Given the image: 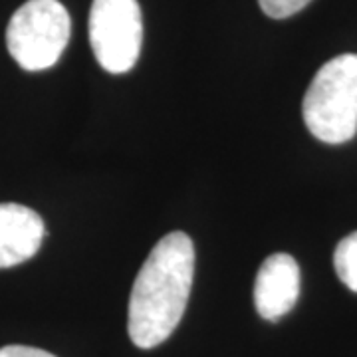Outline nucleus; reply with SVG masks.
Instances as JSON below:
<instances>
[{
	"mask_svg": "<svg viewBox=\"0 0 357 357\" xmlns=\"http://www.w3.org/2000/svg\"><path fill=\"white\" fill-rule=\"evenodd\" d=\"M72 34V20L60 0H28L13 14L6 28L8 52L26 72L56 64Z\"/></svg>",
	"mask_w": 357,
	"mask_h": 357,
	"instance_id": "7ed1b4c3",
	"label": "nucleus"
},
{
	"mask_svg": "<svg viewBox=\"0 0 357 357\" xmlns=\"http://www.w3.org/2000/svg\"><path fill=\"white\" fill-rule=\"evenodd\" d=\"M91 50L105 72L126 74L137 64L143 18L137 0H93L89 10Z\"/></svg>",
	"mask_w": 357,
	"mask_h": 357,
	"instance_id": "20e7f679",
	"label": "nucleus"
},
{
	"mask_svg": "<svg viewBox=\"0 0 357 357\" xmlns=\"http://www.w3.org/2000/svg\"><path fill=\"white\" fill-rule=\"evenodd\" d=\"M306 128L316 139L340 145L357 133V54L321 66L302 103Z\"/></svg>",
	"mask_w": 357,
	"mask_h": 357,
	"instance_id": "f03ea898",
	"label": "nucleus"
},
{
	"mask_svg": "<svg viewBox=\"0 0 357 357\" xmlns=\"http://www.w3.org/2000/svg\"><path fill=\"white\" fill-rule=\"evenodd\" d=\"M312 0H258L262 13L270 16V18H290L300 10H304Z\"/></svg>",
	"mask_w": 357,
	"mask_h": 357,
	"instance_id": "6e6552de",
	"label": "nucleus"
},
{
	"mask_svg": "<svg viewBox=\"0 0 357 357\" xmlns=\"http://www.w3.org/2000/svg\"><path fill=\"white\" fill-rule=\"evenodd\" d=\"M300 296V266L292 256L276 252L268 256L256 274V312L268 321L284 318Z\"/></svg>",
	"mask_w": 357,
	"mask_h": 357,
	"instance_id": "39448f33",
	"label": "nucleus"
},
{
	"mask_svg": "<svg viewBox=\"0 0 357 357\" xmlns=\"http://www.w3.org/2000/svg\"><path fill=\"white\" fill-rule=\"evenodd\" d=\"M0 357H56L54 354H48L38 347L30 345H4L0 347Z\"/></svg>",
	"mask_w": 357,
	"mask_h": 357,
	"instance_id": "1a4fd4ad",
	"label": "nucleus"
},
{
	"mask_svg": "<svg viewBox=\"0 0 357 357\" xmlns=\"http://www.w3.org/2000/svg\"><path fill=\"white\" fill-rule=\"evenodd\" d=\"M333 266L345 286L357 292V232L347 234L333 252Z\"/></svg>",
	"mask_w": 357,
	"mask_h": 357,
	"instance_id": "0eeeda50",
	"label": "nucleus"
},
{
	"mask_svg": "<svg viewBox=\"0 0 357 357\" xmlns=\"http://www.w3.org/2000/svg\"><path fill=\"white\" fill-rule=\"evenodd\" d=\"M44 220L36 211L18 203H0V268L30 260L44 241Z\"/></svg>",
	"mask_w": 357,
	"mask_h": 357,
	"instance_id": "423d86ee",
	"label": "nucleus"
},
{
	"mask_svg": "<svg viewBox=\"0 0 357 357\" xmlns=\"http://www.w3.org/2000/svg\"><path fill=\"white\" fill-rule=\"evenodd\" d=\"M195 246L185 232L163 236L143 262L129 298L128 332L141 349L161 345L175 332L191 296Z\"/></svg>",
	"mask_w": 357,
	"mask_h": 357,
	"instance_id": "f257e3e1",
	"label": "nucleus"
}]
</instances>
